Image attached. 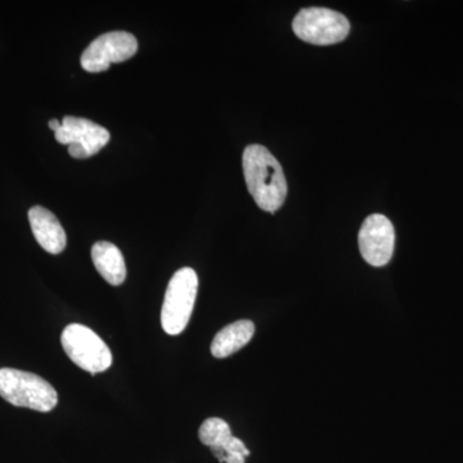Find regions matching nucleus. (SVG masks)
Wrapping results in <instances>:
<instances>
[{
	"mask_svg": "<svg viewBox=\"0 0 463 463\" xmlns=\"http://www.w3.org/2000/svg\"><path fill=\"white\" fill-rule=\"evenodd\" d=\"M243 175L252 199L264 212L274 214L288 197V182L281 164L260 145L245 148L242 156Z\"/></svg>",
	"mask_w": 463,
	"mask_h": 463,
	"instance_id": "obj_1",
	"label": "nucleus"
},
{
	"mask_svg": "<svg viewBox=\"0 0 463 463\" xmlns=\"http://www.w3.org/2000/svg\"><path fill=\"white\" fill-rule=\"evenodd\" d=\"M0 397L38 412H51L58 403L56 389L48 381L14 368H0Z\"/></svg>",
	"mask_w": 463,
	"mask_h": 463,
	"instance_id": "obj_2",
	"label": "nucleus"
},
{
	"mask_svg": "<svg viewBox=\"0 0 463 463\" xmlns=\"http://www.w3.org/2000/svg\"><path fill=\"white\" fill-rule=\"evenodd\" d=\"M199 277L192 268H182L174 273L167 285L161 326L170 336H176L187 328L196 303Z\"/></svg>",
	"mask_w": 463,
	"mask_h": 463,
	"instance_id": "obj_3",
	"label": "nucleus"
},
{
	"mask_svg": "<svg viewBox=\"0 0 463 463\" xmlns=\"http://www.w3.org/2000/svg\"><path fill=\"white\" fill-rule=\"evenodd\" d=\"M67 356L91 374L105 373L112 364V353L99 335L87 326L71 323L61 336Z\"/></svg>",
	"mask_w": 463,
	"mask_h": 463,
	"instance_id": "obj_4",
	"label": "nucleus"
},
{
	"mask_svg": "<svg viewBox=\"0 0 463 463\" xmlns=\"http://www.w3.org/2000/svg\"><path fill=\"white\" fill-rule=\"evenodd\" d=\"M292 30L301 41L315 45L343 42L350 32L347 18L339 12L322 7L301 9L292 21Z\"/></svg>",
	"mask_w": 463,
	"mask_h": 463,
	"instance_id": "obj_5",
	"label": "nucleus"
},
{
	"mask_svg": "<svg viewBox=\"0 0 463 463\" xmlns=\"http://www.w3.org/2000/svg\"><path fill=\"white\" fill-rule=\"evenodd\" d=\"M138 51V42L133 33L111 32L99 35L88 45L80 58L81 66L88 72H102L111 63L129 60Z\"/></svg>",
	"mask_w": 463,
	"mask_h": 463,
	"instance_id": "obj_6",
	"label": "nucleus"
},
{
	"mask_svg": "<svg viewBox=\"0 0 463 463\" xmlns=\"http://www.w3.org/2000/svg\"><path fill=\"white\" fill-rule=\"evenodd\" d=\"M54 136L58 143L69 146L70 156L80 160L99 154L111 138L106 128L75 116H65Z\"/></svg>",
	"mask_w": 463,
	"mask_h": 463,
	"instance_id": "obj_7",
	"label": "nucleus"
},
{
	"mask_svg": "<svg viewBox=\"0 0 463 463\" xmlns=\"http://www.w3.org/2000/svg\"><path fill=\"white\" fill-rule=\"evenodd\" d=\"M358 245L362 257L368 264L383 267L394 254V225L385 215L368 216L359 231Z\"/></svg>",
	"mask_w": 463,
	"mask_h": 463,
	"instance_id": "obj_8",
	"label": "nucleus"
},
{
	"mask_svg": "<svg viewBox=\"0 0 463 463\" xmlns=\"http://www.w3.org/2000/svg\"><path fill=\"white\" fill-rule=\"evenodd\" d=\"M29 222L33 237L45 251L61 254L66 249V232L57 216L43 206H33L29 210Z\"/></svg>",
	"mask_w": 463,
	"mask_h": 463,
	"instance_id": "obj_9",
	"label": "nucleus"
},
{
	"mask_svg": "<svg viewBox=\"0 0 463 463\" xmlns=\"http://www.w3.org/2000/svg\"><path fill=\"white\" fill-rule=\"evenodd\" d=\"M91 260L106 282L112 286L123 285L127 279V267L118 246L106 241L94 243L91 248Z\"/></svg>",
	"mask_w": 463,
	"mask_h": 463,
	"instance_id": "obj_10",
	"label": "nucleus"
},
{
	"mask_svg": "<svg viewBox=\"0 0 463 463\" xmlns=\"http://www.w3.org/2000/svg\"><path fill=\"white\" fill-rule=\"evenodd\" d=\"M255 334V325L249 319L231 323L215 335L212 343V354L223 359L242 349Z\"/></svg>",
	"mask_w": 463,
	"mask_h": 463,
	"instance_id": "obj_11",
	"label": "nucleus"
},
{
	"mask_svg": "<svg viewBox=\"0 0 463 463\" xmlns=\"http://www.w3.org/2000/svg\"><path fill=\"white\" fill-rule=\"evenodd\" d=\"M201 443L210 448H223L232 439L230 425L218 417L207 419L199 430Z\"/></svg>",
	"mask_w": 463,
	"mask_h": 463,
	"instance_id": "obj_12",
	"label": "nucleus"
},
{
	"mask_svg": "<svg viewBox=\"0 0 463 463\" xmlns=\"http://www.w3.org/2000/svg\"><path fill=\"white\" fill-rule=\"evenodd\" d=\"M245 456L234 453V455H228L225 458V463H245Z\"/></svg>",
	"mask_w": 463,
	"mask_h": 463,
	"instance_id": "obj_13",
	"label": "nucleus"
},
{
	"mask_svg": "<svg viewBox=\"0 0 463 463\" xmlns=\"http://www.w3.org/2000/svg\"><path fill=\"white\" fill-rule=\"evenodd\" d=\"M50 128L53 132H56L57 129H60L61 125H62V121L57 120V118H53V120L50 121Z\"/></svg>",
	"mask_w": 463,
	"mask_h": 463,
	"instance_id": "obj_14",
	"label": "nucleus"
}]
</instances>
